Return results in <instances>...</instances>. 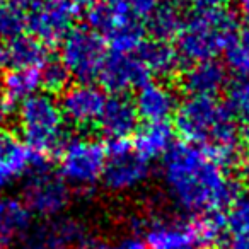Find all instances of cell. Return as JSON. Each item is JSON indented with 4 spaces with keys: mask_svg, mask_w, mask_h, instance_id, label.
<instances>
[{
    "mask_svg": "<svg viewBox=\"0 0 249 249\" xmlns=\"http://www.w3.org/2000/svg\"><path fill=\"white\" fill-rule=\"evenodd\" d=\"M162 183L169 200L193 217L220 213L239 196V184L210 150L195 143H174L164 156Z\"/></svg>",
    "mask_w": 249,
    "mask_h": 249,
    "instance_id": "obj_1",
    "label": "cell"
},
{
    "mask_svg": "<svg viewBox=\"0 0 249 249\" xmlns=\"http://www.w3.org/2000/svg\"><path fill=\"white\" fill-rule=\"evenodd\" d=\"M174 126L184 142L205 147L227 167L237 160L241 130L227 104L215 97L188 96L178 106Z\"/></svg>",
    "mask_w": 249,
    "mask_h": 249,
    "instance_id": "obj_2",
    "label": "cell"
},
{
    "mask_svg": "<svg viewBox=\"0 0 249 249\" xmlns=\"http://www.w3.org/2000/svg\"><path fill=\"white\" fill-rule=\"evenodd\" d=\"M237 33L234 14L225 9L196 12L184 22V28L178 36V52L181 58L191 63L215 60L218 53L229 48Z\"/></svg>",
    "mask_w": 249,
    "mask_h": 249,
    "instance_id": "obj_3",
    "label": "cell"
},
{
    "mask_svg": "<svg viewBox=\"0 0 249 249\" xmlns=\"http://www.w3.org/2000/svg\"><path fill=\"white\" fill-rule=\"evenodd\" d=\"M65 123L60 103L48 92H36L19 104L18 124L24 143L41 156L63 147Z\"/></svg>",
    "mask_w": 249,
    "mask_h": 249,
    "instance_id": "obj_4",
    "label": "cell"
},
{
    "mask_svg": "<svg viewBox=\"0 0 249 249\" xmlns=\"http://www.w3.org/2000/svg\"><path fill=\"white\" fill-rule=\"evenodd\" d=\"M107 149L96 139L75 137L63 143L60 150L58 174L69 186L90 190L103 179Z\"/></svg>",
    "mask_w": 249,
    "mask_h": 249,
    "instance_id": "obj_5",
    "label": "cell"
},
{
    "mask_svg": "<svg viewBox=\"0 0 249 249\" xmlns=\"http://www.w3.org/2000/svg\"><path fill=\"white\" fill-rule=\"evenodd\" d=\"M90 0H35L26 16V28L45 45L63 41L73 21L84 18Z\"/></svg>",
    "mask_w": 249,
    "mask_h": 249,
    "instance_id": "obj_6",
    "label": "cell"
},
{
    "mask_svg": "<svg viewBox=\"0 0 249 249\" xmlns=\"http://www.w3.org/2000/svg\"><path fill=\"white\" fill-rule=\"evenodd\" d=\"M104 38L90 28H73L62 41L60 62L69 70L70 77L79 82L92 84L106 62Z\"/></svg>",
    "mask_w": 249,
    "mask_h": 249,
    "instance_id": "obj_7",
    "label": "cell"
},
{
    "mask_svg": "<svg viewBox=\"0 0 249 249\" xmlns=\"http://www.w3.org/2000/svg\"><path fill=\"white\" fill-rule=\"evenodd\" d=\"M106 149L107 160L103 181L107 190L124 193L135 190L149 179L150 160L137 152L128 140H111Z\"/></svg>",
    "mask_w": 249,
    "mask_h": 249,
    "instance_id": "obj_8",
    "label": "cell"
},
{
    "mask_svg": "<svg viewBox=\"0 0 249 249\" xmlns=\"http://www.w3.org/2000/svg\"><path fill=\"white\" fill-rule=\"evenodd\" d=\"M22 201L28 205L33 215L43 218H55L63 213L70 201V186L60 174L46 169L29 174L22 190Z\"/></svg>",
    "mask_w": 249,
    "mask_h": 249,
    "instance_id": "obj_9",
    "label": "cell"
},
{
    "mask_svg": "<svg viewBox=\"0 0 249 249\" xmlns=\"http://www.w3.org/2000/svg\"><path fill=\"white\" fill-rule=\"evenodd\" d=\"M87 242V229L73 217L46 218L29 229L19 249H77Z\"/></svg>",
    "mask_w": 249,
    "mask_h": 249,
    "instance_id": "obj_10",
    "label": "cell"
},
{
    "mask_svg": "<svg viewBox=\"0 0 249 249\" xmlns=\"http://www.w3.org/2000/svg\"><path fill=\"white\" fill-rule=\"evenodd\" d=\"M150 80V72L139 53H113L106 58L99 82L106 90L118 96L137 89Z\"/></svg>",
    "mask_w": 249,
    "mask_h": 249,
    "instance_id": "obj_11",
    "label": "cell"
},
{
    "mask_svg": "<svg viewBox=\"0 0 249 249\" xmlns=\"http://www.w3.org/2000/svg\"><path fill=\"white\" fill-rule=\"evenodd\" d=\"M39 169H45V156L0 130V188L11 186Z\"/></svg>",
    "mask_w": 249,
    "mask_h": 249,
    "instance_id": "obj_12",
    "label": "cell"
},
{
    "mask_svg": "<svg viewBox=\"0 0 249 249\" xmlns=\"http://www.w3.org/2000/svg\"><path fill=\"white\" fill-rule=\"evenodd\" d=\"M106 99V94L101 87L79 82L75 86L67 87L58 103L67 123H72L75 126H87L97 123Z\"/></svg>",
    "mask_w": 249,
    "mask_h": 249,
    "instance_id": "obj_13",
    "label": "cell"
},
{
    "mask_svg": "<svg viewBox=\"0 0 249 249\" xmlns=\"http://www.w3.org/2000/svg\"><path fill=\"white\" fill-rule=\"evenodd\" d=\"M145 242L149 249H198L201 248L195 218L184 220H164L157 218L145 224Z\"/></svg>",
    "mask_w": 249,
    "mask_h": 249,
    "instance_id": "obj_14",
    "label": "cell"
},
{
    "mask_svg": "<svg viewBox=\"0 0 249 249\" xmlns=\"http://www.w3.org/2000/svg\"><path fill=\"white\" fill-rule=\"evenodd\" d=\"M139 120L135 103L126 96L114 94L106 99L103 113L97 120V128L109 140H126L139 130Z\"/></svg>",
    "mask_w": 249,
    "mask_h": 249,
    "instance_id": "obj_15",
    "label": "cell"
},
{
    "mask_svg": "<svg viewBox=\"0 0 249 249\" xmlns=\"http://www.w3.org/2000/svg\"><path fill=\"white\" fill-rule=\"evenodd\" d=\"M133 103L139 111V116L143 118L145 123L167 121L176 114V109L179 106L176 92L167 84L154 82V80H149L137 90Z\"/></svg>",
    "mask_w": 249,
    "mask_h": 249,
    "instance_id": "obj_16",
    "label": "cell"
},
{
    "mask_svg": "<svg viewBox=\"0 0 249 249\" xmlns=\"http://www.w3.org/2000/svg\"><path fill=\"white\" fill-rule=\"evenodd\" d=\"M181 82L188 96L215 97L227 84V69L217 60L198 62L183 73Z\"/></svg>",
    "mask_w": 249,
    "mask_h": 249,
    "instance_id": "obj_17",
    "label": "cell"
},
{
    "mask_svg": "<svg viewBox=\"0 0 249 249\" xmlns=\"http://www.w3.org/2000/svg\"><path fill=\"white\" fill-rule=\"evenodd\" d=\"M33 227L28 205L16 196H0V244L21 242Z\"/></svg>",
    "mask_w": 249,
    "mask_h": 249,
    "instance_id": "obj_18",
    "label": "cell"
},
{
    "mask_svg": "<svg viewBox=\"0 0 249 249\" xmlns=\"http://www.w3.org/2000/svg\"><path fill=\"white\" fill-rule=\"evenodd\" d=\"M184 0H162L160 5L147 18V29L159 41H169L178 38L184 28Z\"/></svg>",
    "mask_w": 249,
    "mask_h": 249,
    "instance_id": "obj_19",
    "label": "cell"
},
{
    "mask_svg": "<svg viewBox=\"0 0 249 249\" xmlns=\"http://www.w3.org/2000/svg\"><path fill=\"white\" fill-rule=\"evenodd\" d=\"M5 62L11 69H41L48 62V50L33 35H19L5 46Z\"/></svg>",
    "mask_w": 249,
    "mask_h": 249,
    "instance_id": "obj_20",
    "label": "cell"
},
{
    "mask_svg": "<svg viewBox=\"0 0 249 249\" xmlns=\"http://www.w3.org/2000/svg\"><path fill=\"white\" fill-rule=\"evenodd\" d=\"M174 130L167 121L160 123H145L135 133L133 147L145 159L154 160L166 156L174 145Z\"/></svg>",
    "mask_w": 249,
    "mask_h": 249,
    "instance_id": "obj_21",
    "label": "cell"
},
{
    "mask_svg": "<svg viewBox=\"0 0 249 249\" xmlns=\"http://www.w3.org/2000/svg\"><path fill=\"white\" fill-rule=\"evenodd\" d=\"M137 53L147 65L150 75L154 73L159 77H169L179 69L181 55L169 41H145Z\"/></svg>",
    "mask_w": 249,
    "mask_h": 249,
    "instance_id": "obj_22",
    "label": "cell"
},
{
    "mask_svg": "<svg viewBox=\"0 0 249 249\" xmlns=\"http://www.w3.org/2000/svg\"><path fill=\"white\" fill-rule=\"evenodd\" d=\"M41 87L39 69H11L2 79V94L11 104L26 101Z\"/></svg>",
    "mask_w": 249,
    "mask_h": 249,
    "instance_id": "obj_23",
    "label": "cell"
},
{
    "mask_svg": "<svg viewBox=\"0 0 249 249\" xmlns=\"http://www.w3.org/2000/svg\"><path fill=\"white\" fill-rule=\"evenodd\" d=\"M143 35H145V29L140 24V19L135 18L113 29L106 36V39L113 53H137L140 46L145 43Z\"/></svg>",
    "mask_w": 249,
    "mask_h": 249,
    "instance_id": "obj_24",
    "label": "cell"
},
{
    "mask_svg": "<svg viewBox=\"0 0 249 249\" xmlns=\"http://www.w3.org/2000/svg\"><path fill=\"white\" fill-rule=\"evenodd\" d=\"M227 107L241 123V135L249 143V77H239L227 92Z\"/></svg>",
    "mask_w": 249,
    "mask_h": 249,
    "instance_id": "obj_25",
    "label": "cell"
},
{
    "mask_svg": "<svg viewBox=\"0 0 249 249\" xmlns=\"http://www.w3.org/2000/svg\"><path fill=\"white\" fill-rule=\"evenodd\" d=\"M227 67L239 77H249V24L237 33L234 41L225 50Z\"/></svg>",
    "mask_w": 249,
    "mask_h": 249,
    "instance_id": "obj_26",
    "label": "cell"
},
{
    "mask_svg": "<svg viewBox=\"0 0 249 249\" xmlns=\"http://www.w3.org/2000/svg\"><path fill=\"white\" fill-rule=\"evenodd\" d=\"M227 234H246L249 232V193L239 195L225 215Z\"/></svg>",
    "mask_w": 249,
    "mask_h": 249,
    "instance_id": "obj_27",
    "label": "cell"
},
{
    "mask_svg": "<svg viewBox=\"0 0 249 249\" xmlns=\"http://www.w3.org/2000/svg\"><path fill=\"white\" fill-rule=\"evenodd\" d=\"M41 73V87H45L50 94L52 92H63L69 87L70 73L62 62H46L39 69Z\"/></svg>",
    "mask_w": 249,
    "mask_h": 249,
    "instance_id": "obj_28",
    "label": "cell"
},
{
    "mask_svg": "<svg viewBox=\"0 0 249 249\" xmlns=\"http://www.w3.org/2000/svg\"><path fill=\"white\" fill-rule=\"evenodd\" d=\"M26 28V16L11 4H0V38H16Z\"/></svg>",
    "mask_w": 249,
    "mask_h": 249,
    "instance_id": "obj_29",
    "label": "cell"
},
{
    "mask_svg": "<svg viewBox=\"0 0 249 249\" xmlns=\"http://www.w3.org/2000/svg\"><path fill=\"white\" fill-rule=\"evenodd\" d=\"M160 2L162 0H126L130 11L137 19H147L159 7Z\"/></svg>",
    "mask_w": 249,
    "mask_h": 249,
    "instance_id": "obj_30",
    "label": "cell"
},
{
    "mask_svg": "<svg viewBox=\"0 0 249 249\" xmlns=\"http://www.w3.org/2000/svg\"><path fill=\"white\" fill-rule=\"evenodd\" d=\"M231 0H184V4L196 12L222 11Z\"/></svg>",
    "mask_w": 249,
    "mask_h": 249,
    "instance_id": "obj_31",
    "label": "cell"
},
{
    "mask_svg": "<svg viewBox=\"0 0 249 249\" xmlns=\"http://www.w3.org/2000/svg\"><path fill=\"white\" fill-rule=\"evenodd\" d=\"M225 235H227V249H249V232Z\"/></svg>",
    "mask_w": 249,
    "mask_h": 249,
    "instance_id": "obj_32",
    "label": "cell"
},
{
    "mask_svg": "<svg viewBox=\"0 0 249 249\" xmlns=\"http://www.w3.org/2000/svg\"><path fill=\"white\" fill-rule=\"evenodd\" d=\"M116 249H149V246H147L145 239H140L137 235H133V237H126L118 242Z\"/></svg>",
    "mask_w": 249,
    "mask_h": 249,
    "instance_id": "obj_33",
    "label": "cell"
},
{
    "mask_svg": "<svg viewBox=\"0 0 249 249\" xmlns=\"http://www.w3.org/2000/svg\"><path fill=\"white\" fill-rule=\"evenodd\" d=\"M11 107L12 104L7 101V97L2 94V90H0V124L4 123L5 118L9 116V113H11Z\"/></svg>",
    "mask_w": 249,
    "mask_h": 249,
    "instance_id": "obj_34",
    "label": "cell"
},
{
    "mask_svg": "<svg viewBox=\"0 0 249 249\" xmlns=\"http://www.w3.org/2000/svg\"><path fill=\"white\" fill-rule=\"evenodd\" d=\"M237 11L239 16L249 24V0H237Z\"/></svg>",
    "mask_w": 249,
    "mask_h": 249,
    "instance_id": "obj_35",
    "label": "cell"
},
{
    "mask_svg": "<svg viewBox=\"0 0 249 249\" xmlns=\"http://www.w3.org/2000/svg\"><path fill=\"white\" fill-rule=\"evenodd\" d=\"M35 0H0V4H11V5H16V7H29Z\"/></svg>",
    "mask_w": 249,
    "mask_h": 249,
    "instance_id": "obj_36",
    "label": "cell"
},
{
    "mask_svg": "<svg viewBox=\"0 0 249 249\" xmlns=\"http://www.w3.org/2000/svg\"><path fill=\"white\" fill-rule=\"evenodd\" d=\"M241 167H242V176H244V179L249 181V152L246 154L244 159H242Z\"/></svg>",
    "mask_w": 249,
    "mask_h": 249,
    "instance_id": "obj_37",
    "label": "cell"
},
{
    "mask_svg": "<svg viewBox=\"0 0 249 249\" xmlns=\"http://www.w3.org/2000/svg\"><path fill=\"white\" fill-rule=\"evenodd\" d=\"M86 249H116V244H106V242H97V244H89Z\"/></svg>",
    "mask_w": 249,
    "mask_h": 249,
    "instance_id": "obj_38",
    "label": "cell"
},
{
    "mask_svg": "<svg viewBox=\"0 0 249 249\" xmlns=\"http://www.w3.org/2000/svg\"><path fill=\"white\" fill-rule=\"evenodd\" d=\"M4 62H5V46L2 45V41H0V67H2Z\"/></svg>",
    "mask_w": 249,
    "mask_h": 249,
    "instance_id": "obj_39",
    "label": "cell"
},
{
    "mask_svg": "<svg viewBox=\"0 0 249 249\" xmlns=\"http://www.w3.org/2000/svg\"><path fill=\"white\" fill-rule=\"evenodd\" d=\"M111 2H126V0H111Z\"/></svg>",
    "mask_w": 249,
    "mask_h": 249,
    "instance_id": "obj_40",
    "label": "cell"
},
{
    "mask_svg": "<svg viewBox=\"0 0 249 249\" xmlns=\"http://www.w3.org/2000/svg\"><path fill=\"white\" fill-rule=\"evenodd\" d=\"M0 249H7V248H5V246H4V244H0Z\"/></svg>",
    "mask_w": 249,
    "mask_h": 249,
    "instance_id": "obj_41",
    "label": "cell"
}]
</instances>
